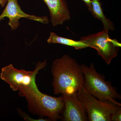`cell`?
Returning <instances> with one entry per match:
<instances>
[{"mask_svg":"<svg viewBox=\"0 0 121 121\" xmlns=\"http://www.w3.org/2000/svg\"><path fill=\"white\" fill-rule=\"evenodd\" d=\"M111 121H121V108H118L114 113L112 115L111 118Z\"/></svg>","mask_w":121,"mask_h":121,"instance_id":"4fadbf2b","label":"cell"},{"mask_svg":"<svg viewBox=\"0 0 121 121\" xmlns=\"http://www.w3.org/2000/svg\"><path fill=\"white\" fill-rule=\"evenodd\" d=\"M90 12L95 17L101 21L104 26L103 29L112 31L114 30L115 27L112 22L104 15L100 0H91V8Z\"/></svg>","mask_w":121,"mask_h":121,"instance_id":"30bf717a","label":"cell"},{"mask_svg":"<svg viewBox=\"0 0 121 121\" xmlns=\"http://www.w3.org/2000/svg\"><path fill=\"white\" fill-rule=\"evenodd\" d=\"M51 73L55 94L76 93L84 84V76L81 66L69 55L65 54L53 61Z\"/></svg>","mask_w":121,"mask_h":121,"instance_id":"6da1fadb","label":"cell"},{"mask_svg":"<svg viewBox=\"0 0 121 121\" xmlns=\"http://www.w3.org/2000/svg\"><path fill=\"white\" fill-rule=\"evenodd\" d=\"M76 93L62 95L65 104V108L60 119L62 121H88L86 110Z\"/></svg>","mask_w":121,"mask_h":121,"instance_id":"ba28073f","label":"cell"},{"mask_svg":"<svg viewBox=\"0 0 121 121\" xmlns=\"http://www.w3.org/2000/svg\"><path fill=\"white\" fill-rule=\"evenodd\" d=\"M109 31L103 29L97 33L81 37L80 40L86 44L89 47L97 50L99 55L109 65L117 56L119 48L115 47L109 40Z\"/></svg>","mask_w":121,"mask_h":121,"instance_id":"8992f818","label":"cell"},{"mask_svg":"<svg viewBox=\"0 0 121 121\" xmlns=\"http://www.w3.org/2000/svg\"><path fill=\"white\" fill-rule=\"evenodd\" d=\"M50 11L52 26L61 25L71 19L70 13L65 0H43Z\"/></svg>","mask_w":121,"mask_h":121,"instance_id":"9c48e42d","label":"cell"},{"mask_svg":"<svg viewBox=\"0 0 121 121\" xmlns=\"http://www.w3.org/2000/svg\"><path fill=\"white\" fill-rule=\"evenodd\" d=\"M47 60L39 61L32 71L15 68L12 64L2 68L0 73L1 79L9 85L13 91H17L23 87L38 88L36 78L39 71L44 69L47 65Z\"/></svg>","mask_w":121,"mask_h":121,"instance_id":"277c9868","label":"cell"},{"mask_svg":"<svg viewBox=\"0 0 121 121\" xmlns=\"http://www.w3.org/2000/svg\"><path fill=\"white\" fill-rule=\"evenodd\" d=\"M76 93L86 110L88 121H111L112 115L121 107L110 102L99 100L86 91L83 86Z\"/></svg>","mask_w":121,"mask_h":121,"instance_id":"5b68a950","label":"cell"},{"mask_svg":"<svg viewBox=\"0 0 121 121\" xmlns=\"http://www.w3.org/2000/svg\"><path fill=\"white\" fill-rule=\"evenodd\" d=\"M8 0H0V5L2 7H4L7 3Z\"/></svg>","mask_w":121,"mask_h":121,"instance_id":"2e32d148","label":"cell"},{"mask_svg":"<svg viewBox=\"0 0 121 121\" xmlns=\"http://www.w3.org/2000/svg\"><path fill=\"white\" fill-rule=\"evenodd\" d=\"M7 6L0 15V21L7 17L9 19L8 25L12 30H16L20 26L19 20L21 18H28L43 24L49 22L47 17H38L27 14L22 11L17 2V0H8Z\"/></svg>","mask_w":121,"mask_h":121,"instance_id":"52a82bcc","label":"cell"},{"mask_svg":"<svg viewBox=\"0 0 121 121\" xmlns=\"http://www.w3.org/2000/svg\"><path fill=\"white\" fill-rule=\"evenodd\" d=\"M88 8L89 11H90L91 8V0H82Z\"/></svg>","mask_w":121,"mask_h":121,"instance_id":"9a60e30c","label":"cell"},{"mask_svg":"<svg viewBox=\"0 0 121 121\" xmlns=\"http://www.w3.org/2000/svg\"><path fill=\"white\" fill-rule=\"evenodd\" d=\"M47 42L48 43L60 44L73 47L77 50L89 48L88 45L82 40L76 41L72 39L60 37L53 32L50 33Z\"/></svg>","mask_w":121,"mask_h":121,"instance_id":"8fae6325","label":"cell"},{"mask_svg":"<svg viewBox=\"0 0 121 121\" xmlns=\"http://www.w3.org/2000/svg\"><path fill=\"white\" fill-rule=\"evenodd\" d=\"M17 112L20 115L21 117L23 118L25 121H48L50 120L48 118H39V119H34L32 118L29 115L26 113L24 112L20 109H17Z\"/></svg>","mask_w":121,"mask_h":121,"instance_id":"7c38bea8","label":"cell"},{"mask_svg":"<svg viewBox=\"0 0 121 121\" xmlns=\"http://www.w3.org/2000/svg\"><path fill=\"white\" fill-rule=\"evenodd\" d=\"M18 91L20 96L26 98L28 110L33 115L47 117L50 121L61 119L65 108L62 95L52 97L42 93L38 88L23 87Z\"/></svg>","mask_w":121,"mask_h":121,"instance_id":"7a4b0ae2","label":"cell"},{"mask_svg":"<svg viewBox=\"0 0 121 121\" xmlns=\"http://www.w3.org/2000/svg\"><path fill=\"white\" fill-rule=\"evenodd\" d=\"M109 40L115 47H117L118 48L121 47V43H119L116 39H111L110 37L109 38Z\"/></svg>","mask_w":121,"mask_h":121,"instance_id":"5bb4252c","label":"cell"},{"mask_svg":"<svg viewBox=\"0 0 121 121\" xmlns=\"http://www.w3.org/2000/svg\"><path fill=\"white\" fill-rule=\"evenodd\" d=\"M80 66L84 76L83 86L86 91L100 101L110 102L121 106V103L116 101L121 99V95L98 73L94 64L91 63L90 66L85 64Z\"/></svg>","mask_w":121,"mask_h":121,"instance_id":"3957f363","label":"cell"}]
</instances>
